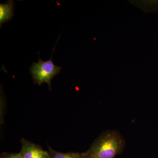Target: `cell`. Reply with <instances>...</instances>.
Returning <instances> with one entry per match:
<instances>
[{
  "instance_id": "2",
  "label": "cell",
  "mask_w": 158,
  "mask_h": 158,
  "mask_svg": "<svg viewBox=\"0 0 158 158\" xmlns=\"http://www.w3.org/2000/svg\"><path fill=\"white\" fill-rule=\"evenodd\" d=\"M62 69L54 64L52 57L50 60L46 61H43L39 58L37 63L34 62L30 71L34 84L40 86L43 83H47L49 89L51 90L52 79L59 73Z\"/></svg>"
},
{
  "instance_id": "6",
  "label": "cell",
  "mask_w": 158,
  "mask_h": 158,
  "mask_svg": "<svg viewBox=\"0 0 158 158\" xmlns=\"http://www.w3.org/2000/svg\"><path fill=\"white\" fill-rule=\"evenodd\" d=\"M140 7L147 11H158V1H146L140 2Z\"/></svg>"
},
{
  "instance_id": "7",
  "label": "cell",
  "mask_w": 158,
  "mask_h": 158,
  "mask_svg": "<svg viewBox=\"0 0 158 158\" xmlns=\"http://www.w3.org/2000/svg\"><path fill=\"white\" fill-rule=\"evenodd\" d=\"M0 158H23L19 153L3 152L1 154Z\"/></svg>"
},
{
  "instance_id": "5",
  "label": "cell",
  "mask_w": 158,
  "mask_h": 158,
  "mask_svg": "<svg viewBox=\"0 0 158 158\" xmlns=\"http://www.w3.org/2000/svg\"><path fill=\"white\" fill-rule=\"evenodd\" d=\"M48 152L50 158H86L85 152H60L50 146H48Z\"/></svg>"
},
{
  "instance_id": "4",
  "label": "cell",
  "mask_w": 158,
  "mask_h": 158,
  "mask_svg": "<svg viewBox=\"0 0 158 158\" xmlns=\"http://www.w3.org/2000/svg\"><path fill=\"white\" fill-rule=\"evenodd\" d=\"M14 2L9 0L5 4H0V26L2 27L3 23L11 20L14 15Z\"/></svg>"
},
{
  "instance_id": "1",
  "label": "cell",
  "mask_w": 158,
  "mask_h": 158,
  "mask_svg": "<svg viewBox=\"0 0 158 158\" xmlns=\"http://www.w3.org/2000/svg\"><path fill=\"white\" fill-rule=\"evenodd\" d=\"M126 141L116 130L105 131L94 140L85 152L86 158H116L123 152Z\"/></svg>"
},
{
  "instance_id": "3",
  "label": "cell",
  "mask_w": 158,
  "mask_h": 158,
  "mask_svg": "<svg viewBox=\"0 0 158 158\" xmlns=\"http://www.w3.org/2000/svg\"><path fill=\"white\" fill-rule=\"evenodd\" d=\"M21 149L19 153L23 158H50L48 152L41 146L22 138L20 141Z\"/></svg>"
}]
</instances>
